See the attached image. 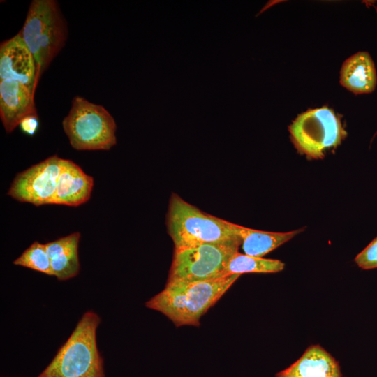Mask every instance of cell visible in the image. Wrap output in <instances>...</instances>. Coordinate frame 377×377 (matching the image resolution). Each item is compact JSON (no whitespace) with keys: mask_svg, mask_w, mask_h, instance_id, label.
Returning a JSON list of instances; mask_svg holds the SVG:
<instances>
[{"mask_svg":"<svg viewBox=\"0 0 377 377\" xmlns=\"http://www.w3.org/2000/svg\"><path fill=\"white\" fill-rule=\"evenodd\" d=\"M239 274L202 281H168L165 288L145 303L158 311L176 326H199L200 319L213 306Z\"/></svg>","mask_w":377,"mask_h":377,"instance_id":"1","label":"cell"},{"mask_svg":"<svg viewBox=\"0 0 377 377\" xmlns=\"http://www.w3.org/2000/svg\"><path fill=\"white\" fill-rule=\"evenodd\" d=\"M100 322L96 313L85 312L38 377H105L103 360L96 343V330Z\"/></svg>","mask_w":377,"mask_h":377,"instance_id":"2","label":"cell"},{"mask_svg":"<svg viewBox=\"0 0 377 377\" xmlns=\"http://www.w3.org/2000/svg\"><path fill=\"white\" fill-rule=\"evenodd\" d=\"M19 34L32 54L39 80L64 47L68 29L54 0H33Z\"/></svg>","mask_w":377,"mask_h":377,"instance_id":"3","label":"cell"},{"mask_svg":"<svg viewBox=\"0 0 377 377\" xmlns=\"http://www.w3.org/2000/svg\"><path fill=\"white\" fill-rule=\"evenodd\" d=\"M166 226L175 249L239 239L231 222L201 211L175 193L170 199Z\"/></svg>","mask_w":377,"mask_h":377,"instance_id":"4","label":"cell"},{"mask_svg":"<svg viewBox=\"0 0 377 377\" xmlns=\"http://www.w3.org/2000/svg\"><path fill=\"white\" fill-rule=\"evenodd\" d=\"M62 126L76 150H109L117 143L113 117L103 106L79 96L73 98Z\"/></svg>","mask_w":377,"mask_h":377,"instance_id":"5","label":"cell"},{"mask_svg":"<svg viewBox=\"0 0 377 377\" xmlns=\"http://www.w3.org/2000/svg\"><path fill=\"white\" fill-rule=\"evenodd\" d=\"M288 131L297 151L315 160L322 159L329 149L337 148L347 136L341 116L327 105L298 114Z\"/></svg>","mask_w":377,"mask_h":377,"instance_id":"6","label":"cell"},{"mask_svg":"<svg viewBox=\"0 0 377 377\" xmlns=\"http://www.w3.org/2000/svg\"><path fill=\"white\" fill-rule=\"evenodd\" d=\"M240 239L175 249L168 281H202L221 278Z\"/></svg>","mask_w":377,"mask_h":377,"instance_id":"7","label":"cell"},{"mask_svg":"<svg viewBox=\"0 0 377 377\" xmlns=\"http://www.w3.org/2000/svg\"><path fill=\"white\" fill-rule=\"evenodd\" d=\"M61 160L54 155L18 172L9 187L8 195L35 206L52 205Z\"/></svg>","mask_w":377,"mask_h":377,"instance_id":"8","label":"cell"},{"mask_svg":"<svg viewBox=\"0 0 377 377\" xmlns=\"http://www.w3.org/2000/svg\"><path fill=\"white\" fill-rule=\"evenodd\" d=\"M15 80L36 91L38 78L32 54L18 33L0 46V80Z\"/></svg>","mask_w":377,"mask_h":377,"instance_id":"9","label":"cell"},{"mask_svg":"<svg viewBox=\"0 0 377 377\" xmlns=\"http://www.w3.org/2000/svg\"><path fill=\"white\" fill-rule=\"evenodd\" d=\"M35 91L15 80H0V117L6 133H11L27 117L37 116Z\"/></svg>","mask_w":377,"mask_h":377,"instance_id":"10","label":"cell"},{"mask_svg":"<svg viewBox=\"0 0 377 377\" xmlns=\"http://www.w3.org/2000/svg\"><path fill=\"white\" fill-rule=\"evenodd\" d=\"M94 186V179L73 161L61 158L53 204L77 207L87 202Z\"/></svg>","mask_w":377,"mask_h":377,"instance_id":"11","label":"cell"},{"mask_svg":"<svg viewBox=\"0 0 377 377\" xmlns=\"http://www.w3.org/2000/svg\"><path fill=\"white\" fill-rule=\"evenodd\" d=\"M276 377H342V374L338 362L327 351L320 345H312Z\"/></svg>","mask_w":377,"mask_h":377,"instance_id":"12","label":"cell"},{"mask_svg":"<svg viewBox=\"0 0 377 377\" xmlns=\"http://www.w3.org/2000/svg\"><path fill=\"white\" fill-rule=\"evenodd\" d=\"M339 82L357 95L373 92L377 84V74L369 53L357 52L346 59L340 69Z\"/></svg>","mask_w":377,"mask_h":377,"instance_id":"13","label":"cell"},{"mask_svg":"<svg viewBox=\"0 0 377 377\" xmlns=\"http://www.w3.org/2000/svg\"><path fill=\"white\" fill-rule=\"evenodd\" d=\"M80 236L79 232H75L45 244L53 276L59 281L72 279L80 272L78 245Z\"/></svg>","mask_w":377,"mask_h":377,"instance_id":"14","label":"cell"},{"mask_svg":"<svg viewBox=\"0 0 377 377\" xmlns=\"http://www.w3.org/2000/svg\"><path fill=\"white\" fill-rule=\"evenodd\" d=\"M232 226L241 240L244 254L259 258H263L304 230L300 228L290 232H276L254 230L232 223Z\"/></svg>","mask_w":377,"mask_h":377,"instance_id":"15","label":"cell"},{"mask_svg":"<svg viewBox=\"0 0 377 377\" xmlns=\"http://www.w3.org/2000/svg\"><path fill=\"white\" fill-rule=\"evenodd\" d=\"M284 267L285 264L279 260L254 257L237 252L230 258L225 269V276L244 273H276Z\"/></svg>","mask_w":377,"mask_h":377,"instance_id":"16","label":"cell"},{"mask_svg":"<svg viewBox=\"0 0 377 377\" xmlns=\"http://www.w3.org/2000/svg\"><path fill=\"white\" fill-rule=\"evenodd\" d=\"M13 264L53 276L50 259L46 251L45 244L39 242H33L23 253L17 258Z\"/></svg>","mask_w":377,"mask_h":377,"instance_id":"17","label":"cell"},{"mask_svg":"<svg viewBox=\"0 0 377 377\" xmlns=\"http://www.w3.org/2000/svg\"><path fill=\"white\" fill-rule=\"evenodd\" d=\"M355 262L362 269L377 268V237L356 256Z\"/></svg>","mask_w":377,"mask_h":377,"instance_id":"18","label":"cell"},{"mask_svg":"<svg viewBox=\"0 0 377 377\" xmlns=\"http://www.w3.org/2000/svg\"><path fill=\"white\" fill-rule=\"evenodd\" d=\"M24 133L32 135L38 126L37 116L27 117L20 125Z\"/></svg>","mask_w":377,"mask_h":377,"instance_id":"19","label":"cell"},{"mask_svg":"<svg viewBox=\"0 0 377 377\" xmlns=\"http://www.w3.org/2000/svg\"><path fill=\"white\" fill-rule=\"evenodd\" d=\"M376 134H377V131L376 132V133H375V135H374V137L376 136Z\"/></svg>","mask_w":377,"mask_h":377,"instance_id":"20","label":"cell"}]
</instances>
